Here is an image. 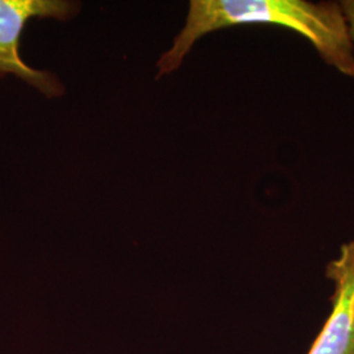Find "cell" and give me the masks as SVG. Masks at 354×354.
Wrapping results in <instances>:
<instances>
[{
  "instance_id": "cell-4",
  "label": "cell",
  "mask_w": 354,
  "mask_h": 354,
  "mask_svg": "<svg viewBox=\"0 0 354 354\" xmlns=\"http://www.w3.org/2000/svg\"><path fill=\"white\" fill-rule=\"evenodd\" d=\"M340 4H342V12H344L346 23H348L349 33H351V38H352L354 45V0H344V1H340Z\"/></svg>"
},
{
  "instance_id": "cell-2",
  "label": "cell",
  "mask_w": 354,
  "mask_h": 354,
  "mask_svg": "<svg viewBox=\"0 0 354 354\" xmlns=\"http://www.w3.org/2000/svg\"><path fill=\"white\" fill-rule=\"evenodd\" d=\"M79 11L80 3L67 0H0V77L13 74L49 99L64 95V87L57 76L23 61L20 37L33 17L67 21Z\"/></svg>"
},
{
  "instance_id": "cell-3",
  "label": "cell",
  "mask_w": 354,
  "mask_h": 354,
  "mask_svg": "<svg viewBox=\"0 0 354 354\" xmlns=\"http://www.w3.org/2000/svg\"><path fill=\"white\" fill-rule=\"evenodd\" d=\"M330 311L307 354H354V239L326 266Z\"/></svg>"
},
{
  "instance_id": "cell-1",
  "label": "cell",
  "mask_w": 354,
  "mask_h": 354,
  "mask_svg": "<svg viewBox=\"0 0 354 354\" xmlns=\"http://www.w3.org/2000/svg\"><path fill=\"white\" fill-rule=\"evenodd\" d=\"M241 26H276L306 38L320 59L354 79V45L340 1L192 0L185 26L158 61L156 77L177 70L207 33Z\"/></svg>"
}]
</instances>
